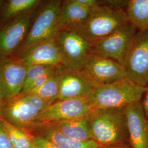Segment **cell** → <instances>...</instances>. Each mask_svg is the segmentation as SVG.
Returning a JSON list of instances; mask_svg holds the SVG:
<instances>
[{
  "mask_svg": "<svg viewBox=\"0 0 148 148\" xmlns=\"http://www.w3.org/2000/svg\"><path fill=\"white\" fill-rule=\"evenodd\" d=\"M144 95V97L143 98V101L142 102V104L143 106L145 114L148 120V86H147V90Z\"/></svg>",
  "mask_w": 148,
  "mask_h": 148,
  "instance_id": "f1b7e54d",
  "label": "cell"
},
{
  "mask_svg": "<svg viewBox=\"0 0 148 148\" xmlns=\"http://www.w3.org/2000/svg\"><path fill=\"white\" fill-rule=\"evenodd\" d=\"M81 72L95 87L127 79L122 64L93 54L88 57Z\"/></svg>",
  "mask_w": 148,
  "mask_h": 148,
  "instance_id": "9c48e42d",
  "label": "cell"
},
{
  "mask_svg": "<svg viewBox=\"0 0 148 148\" xmlns=\"http://www.w3.org/2000/svg\"><path fill=\"white\" fill-rule=\"evenodd\" d=\"M59 93L58 101L88 96L95 87L81 71L58 67Z\"/></svg>",
  "mask_w": 148,
  "mask_h": 148,
  "instance_id": "8fae6325",
  "label": "cell"
},
{
  "mask_svg": "<svg viewBox=\"0 0 148 148\" xmlns=\"http://www.w3.org/2000/svg\"><path fill=\"white\" fill-rule=\"evenodd\" d=\"M89 116L48 123L68 137L79 141H88L93 139L90 130Z\"/></svg>",
  "mask_w": 148,
  "mask_h": 148,
  "instance_id": "e0dca14e",
  "label": "cell"
},
{
  "mask_svg": "<svg viewBox=\"0 0 148 148\" xmlns=\"http://www.w3.org/2000/svg\"><path fill=\"white\" fill-rule=\"evenodd\" d=\"M40 113L24 95H19L5 101L0 119L25 130L31 131L38 125L37 119Z\"/></svg>",
  "mask_w": 148,
  "mask_h": 148,
  "instance_id": "30bf717a",
  "label": "cell"
},
{
  "mask_svg": "<svg viewBox=\"0 0 148 148\" xmlns=\"http://www.w3.org/2000/svg\"><path fill=\"white\" fill-rule=\"evenodd\" d=\"M5 100L4 99L1 84V81H0V119L1 117L2 111L3 110V106L5 104Z\"/></svg>",
  "mask_w": 148,
  "mask_h": 148,
  "instance_id": "f546056e",
  "label": "cell"
},
{
  "mask_svg": "<svg viewBox=\"0 0 148 148\" xmlns=\"http://www.w3.org/2000/svg\"><path fill=\"white\" fill-rule=\"evenodd\" d=\"M76 3L82 6L88 8H93L98 5V1L97 0H75Z\"/></svg>",
  "mask_w": 148,
  "mask_h": 148,
  "instance_id": "83f0119b",
  "label": "cell"
},
{
  "mask_svg": "<svg viewBox=\"0 0 148 148\" xmlns=\"http://www.w3.org/2000/svg\"><path fill=\"white\" fill-rule=\"evenodd\" d=\"M128 21L123 9L99 4L98 1L84 21L69 30L77 33L92 45Z\"/></svg>",
  "mask_w": 148,
  "mask_h": 148,
  "instance_id": "6da1fadb",
  "label": "cell"
},
{
  "mask_svg": "<svg viewBox=\"0 0 148 148\" xmlns=\"http://www.w3.org/2000/svg\"><path fill=\"white\" fill-rule=\"evenodd\" d=\"M62 54L61 66L66 69L81 71L91 54L92 45L75 32L62 30L55 37Z\"/></svg>",
  "mask_w": 148,
  "mask_h": 148,
  "instance_id": "8992f818",
  "label": "cell"
},
{
  "mask_svg": "<svg viewBox=\"0 0 148 148\" xmlns=\"http://www.w3.org/2000/svg\"><path fill=\"white\" fill-rule=\"evenodd\" d=\"M16 60L27 68L34 65L59 67L63 62L62 54L55 38L37 44Z\"/></svg>",
  "mask_w": 148,
  "mask_h": 148,
  "instance_id": "5bb4252c",
  "label": "cell"
},
{
  "mask_svg": "<svg viewBox=\"0 0 148 148\" xmlns=\"http://www.w3.org/2000/svg\"><path fill=\"white\" fill-rule=\"evenodd\" d=\"M128 21L140 32L148 30V0H130L126 7Z\"/></svg>",
  "mask_w": 148,
  "mask_h": 148,
  "instance_id": "d6986e66",
  "label": "cell"
},
{
  "mask_svg": "<svg viewBox=\"0 0 148 148\" xmlns=\"http://www.w3.org/2000/svg\"><path fill=\"white\" fill-rule=\"evenodd\" d=\"M59 82L58 68L56 74L50 78L44 84L32 89L27 93L36 95L51 104H53L55 101L58 100L59 93Z\"/></svg>",
  "mask_w": 148,
  "mask_h": 148,
  "instance_id": "44dd1931",
  "label": "cell"
},
{
  "mask_svg": "<svg viewBox=\"0 0 148 148\" xmlns=\"http://www.w3.org/2000/svg\"><path fill=\"white\" fill-rule=\"evenodd\" d=\"M58 67L51 69V70L47 71V72L45 73L44 74H42L40 76H38L37 79H35L32 84L30 85V86L28 87V88L27 90L26 93L29 92L30 90H31L32 89L37 88L38 87H40L41 85L44 84L47 81L48 79H49L50 78H51L55 74H56V73H57V71H58Z\"/></svg>",
  "mask_w": 148,
  "mask_h": 148,
  "instance_id": "cb8c5ba5",
  "label": "cell"
},
{
  "mask_svg": "<svg viewBox=\"0 0 148 148\" xmlns=\"http://www.w3.org/2000/svg\"><path fill=\"white\" fill-rule=\"evenodd\" d=\"M32 136L45 138L61 148H101L94 140L79 141L68 137L59 132L49 123H40L29 132Z\"/></svg>",
  "mask_w": 148,
  "mask_h": 148,
  "instance_id": "2e32d148",
  "label": "cell"
},
{
  "mask_svg": "<svg viewBox=\"0 0 148 148\" xmlns=\"http://www.w3.org/2000/svg\"><path fill=\"white\" fill-rule=\"evenodd\" d=\"M54 66H46V65H34L27 68V76L24 86L22 90L21 94H24L26 93L28 87L32 84L33 81L37 79L38 76L47 72L48 70L53 69Z\"/></svg>",
  "mask_w": 148,
  "mask_h": 148,
  "instance_id": "603a6c76",
  "label": "cell"
},
{
  "mask_svg": "<svg viewBox=\"0 0 148 148\" xmlns=\"http://www.w3.org/2000/svg\"><path fill=\"white\" fill-rule=\"evenodd\" d=\"M21 95H24L27 97V99L40 111V112L46 110L49 106L52 104L48 101L45 100L41 97L32 93H27Z\"/></svg>",
  "mask_w": 148,
  "mask_h": 148,
  "instance_id": "d4e9b609",
  "label": "cell"
},
{
  "mask_svg": "<svg viewBox=\"0 0 148 148\" xmlns=\"http://www.w3.org/2000/svg\"><path fill=\"white\" fill-rule=\"evenodd\" d=\"M95 108L88 96L58 101L41 112L37 123H48L88 116Z\"/></svg>",
  "mask_w": 148,
  "mask_h": 148,
  "instance_id": "52a82bcc",
  "label": "cell"
},
{
  "mask_svg": "<svg viewBox=\"0 0 148 148\" xmlns=\"http://www.w3.org/2000/svg\"><path fill=\"white\" fill-rule=\"evenodd\" d=\"M32 136L34 148H61L45 138L38 136Z\"/></svg>",
  "mask_w": 148,
  "mask_h": 148,
  "instance_id": "484cf974",
  "label": "cell"
},
{
  "mask_svg": "<svg viewBox=\"0 0 148 148\" xmlns=\"http://www.w3.org/2000/svg\"><path fill=\"white\" fill-rule=\"evenodd\" d=\"M137 29L130 22L92 45L91 54L122 62Z\"/></svg>",
  "mask_w": 148,
  "mask_h": 148,
  "instance_id": "ba28073f",
  "label": "cell"
},
{
  "mask_svg": "<svg viewBox=\"0 0 148 148\" xmlns=\"http://www.w3.org/2000/svg\"><path fill=\"white\" fill-rule=\"evenodd\" d=\"M31 16L30 13H24L0 29L1 54L7 56L13 53L24 42L29 31Z\"/></svg>",
  "mask_w": 148,
  "mask_h": 148,
  "instance_id": "9a60e30c",
  "label": "cell"
},
{
  "mask_svg": "<svg viewBox=\"0 0 148 148\" xmlns=\"http://www.w3.org/2000/svg\"><path fill=\"white\" fill-rule=\"evenodd\" d=\"M127 79L136 85H148V30L137 32L123 59Z\"/></svg>",
  "mask_w": 148,
  "mask_h": 148,
  "instance_id": "5b68a950",
  "label": "cell"
},
{
  "mask_svg": "<svg viewBox=\"0 0 148 148\" xmlns=\"http://www.w3.org/2000/svg\"><path fill=\"white\" fill-rule=\"evenodd\" d=\"M91 10L78 4L75 0L64 1L60 16L61 30H69L83 22L89 16Z\"/></svg>",
  "mask_w": 148,
  "mask_h": 148,
  "instance_id": "ac0fdd59",
  "label": "cell"
},
{
  "mask_svg": "<svg viewBox=\"0 0 148 148\" xmlns=\"http://www.w3.org/2000/svg\"><path fill=\"white\" fill-rule=\"evenodd\" d=\"M62 3L61 1L54 0L44 5L23 42V53L38 43L55 38L61 30L60 16Z\"/></svg>",
  "mask_w": 148,
  "mask_h": 148,
  "instance_id": "277c9868",
  "label": "cell"
},
{
  "mask_svg": "<svg viewBox=\"0 0 148 148\" xmlns=\"http://www.w3.org/2000/svg\"><path fill=\"white\" fill-rule=\"evenodd\" d=\"M2 1L0 0V8H1V5H2Z\"/></svg>",
  "mask_w": 148,
  "mask_h": 148,
  "instance_id": "4dcf8cb0",
  "label": "cell"
},
{
  "mask_svg": "<svg viewBox=\"0 0 148 148\" xmlns=\"http://www.w3.org/2000/svg\"><path fill=\"white\" fill-rule=\"evenodd\" d=\"M0 148H14L0 121Z\"/></svg>",
  "mask_w": 148,
  "mask_h": 148,
  "instance_id": "4316f807",
  "label": "cell"
},
{
  "mask_svg": "<svg viewBox=\"0 0 148 148\" xmlns=\"http://www.w3.org/2000/svg\"><path fill=\"white\" fill-rule=\"evenodd\" d=\"M147 87L136 85L128 79L96 87L88 97L95 109L123 108L141 101Z\"/></svg>",
  "mask_w": 148,
  "mask_h": 148,
  "instance_id": "3957f363",
  "label": "cell"
},
{
  "mask_svg": "<svg viewBox=\"0 0 148 148\" xmlns=\"http://www.w3.org/2000/svg\"><path fill=\"white\" fill-rule=\"evenodd\" d=\"M89 123L92 139L101 146L121 143L128 134L125 108L95 109Z\"/></svg>",
  "mask_w": 148,
  "mask_h": 148,
  "instance_id": "7a4b0ae2",
  "label": "cell"
},
{
  "mask_svg": "<svg viewBox=\"0 0 148 148\" xmlns=\"http://www.w3.org/2000/svg\"><path fill=\"white\" fill-rule=\"evenodd\" d=\"M40 2L38 0H10L5 4L2 16L7 19L21 15L35 7Z\"/></svg>",
  "mask_w": 148,
  "mask_h": 148,
  "instance_id": "7402d4cb",
  "label": "cell"
},
{
  "mask_svg": "<svg viewBox=\"0 0 148 148\" xmlns=\"http://www.w3.org/2000/svg\"><path fill=\"white\" fill-rule=\"evenodd\" d=\"M27 70L16 60H0V81L5 101L21 94Z\"/></svg>",
  "mask_w": 148,
  "mask_h": 148,
  "instance_id": "4fadbf2b",
  "label": "cell"
},
{
  "mask_svg": "<svg viewBox=\"0 0 148 148\" xmlns=\"http://www.w3.org/2000/svg\"><path fill=\"white\" fill-rule=\"evenodd\" d=\"M125 113L132 148H148V120L141 101L126 106Z\"/></svg>",
  "mask_w": 148,
  "mask_h": 148,
  "instance_id": "7c38bea8",
  "label": "cell"
},
{
  "mask_svg": "<svg viewBox=\"0 0 148 148\" xmlns=\"http://www.w3.org/2000/svg\"><path fill=\"white\" fill-rule=\"evenodd\" d=\"M7 135L14 148H34L33 136L30 133L0 119Z\"/></svg>",
  "mask_w": 148,
  "mask_h": 148,
  "instance_id": "ffe728a7",
  "label": "cell"
}]
</instances>
